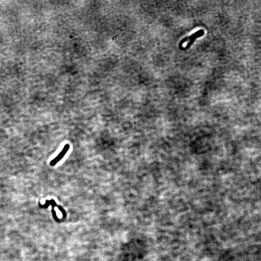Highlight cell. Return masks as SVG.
<instances>
[{
  "instance_id": "obj_2",
  "label": "cell",
  "mask_w": 261,
  "mask_h": 261,
  "mask_svg": "<svg viewBox=\"0 0 261 261\" xmlns=\"http://www.w3.org/2000/svg\"><path fill=\"white\" fill-rule=\"evenodd\" d=\"M69 149V145L68 144H66L65 146H64L62 150L60 152V153L57 155L55 158L53 159L52 161H51L50 163H49L50 165L51 166H55L58 162L60 161V160L63 158Z\"/></svg>"
},
{
  "instance_id": "obj_1",
  "label": "cell",
  "mask_w": 261,
  "mask_h": 261,
  "mask_svg": "<svg viewBox=\"0 0 261 261\" xmlns=\"http://www.w3.org/2000/svg\"><path fill=\"white\" fill-rule=\"evenodd\" d=\"M204 34V30H200L199 31H198V32H196V33L193 34L191 37H187L186 38H184L182 40L181 42H180L179 46V47L181 48L185 42L187 41L188 40H190V41L188 43V44H187L186 47V48H190V46H191V44H193V43L196 38L202 36Z\"/></svg>"
}]
</instances>
